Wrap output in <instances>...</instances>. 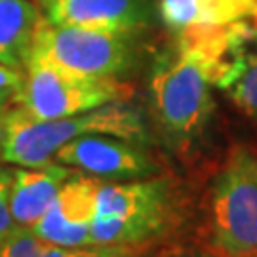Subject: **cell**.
<instances>
[{"label":"cell","mask_w":257,"mask_h":257,"mask_svg":"<svg viewBox=\"0 0 257 257\" xmlns=\"http://www.w3.org/2000/svg\"><path fill=\"white\" fill-rule=\"evenodd\" d=\"M130 95L132 90L116 78L82 76L31 57L16 105L37 118H63L112 101H126Z\"/></svg>","instance_id":"cell-5"},{"label":"cell","mask_w":257,"mask_h":257,"mask_svg":"<svg viewBox=\"0 0 257 257\" xmlns=\"http://www.w3.org/2000/svg\"><path fill=\"white\" fill-rule=\"evenodd\" d=\"M31 57L82 76L116 78L134 63V42L130 33L57 25L46 19L38 29Z\"/></svg>","instance_id":"cell-4"},{"label":"cell","mask_w":257,"mask_h":257,"mask_svg":"<svg viewBox=\"0 0 257 257\" xmlns=\"http://www.w3.org/2000/svg\"><path fill=\"white\" fill-rule=\"evenodd\" d=\"M236 25L179 35L151 74V110L174 149H185L204 132L213 112V88H227L244 59L236 46L249 31Z\"/></svg>","instance_id":"cell-1"},{"label":"cell","mask_w":257,"mask_h":257,"mask_svg":"<svg viewBox=\"0 0 257 257\" xmlns=\"http://www.w3.org/2000/svg\"><path fill=\"white\" fill-rule=\"evenodd\" d=\"M213 240L227 257L257 253V156L234 147L213 185Z\"/></svg>","instance_id":"cell-6"},{"label":"cell","mask_w":257,"mask_h":257,"mask_svg":"<svg viewBox=\"0 0 257 257\" xmlns=\"http://www.w3.org/2000/svg\"><path fill=\"white\" fill-rule=\"evenodd\" d=\"M12 179H14V170L0 166V191H2L4 187L12 185Z\"/></svg>","instance_id":"cell-17"},{"label":"cell","mask_w":257,"mask_h":257,"mask_svg":"<svg viewBox=\"0 0 257 257\" xmlns=\"http://www.w3.org/2000/svg\"><path fill=\"white\" fill-rule=\"evenodd\" d=\"M35 0H0V63L25 71L46 16Z\"/></svg>","instance_id":"cell-12"},{"label":"cell","mask_w":257,"mask_h":257,"mask_svg":"<svg viewBox=\"0 0 257 257\" xmlns=\"http://www.w3.org/2000/svg\"><path fill=\"white\" fill-rule=\"evenodd\" d=\"M158 14L179 37L257 21V0H158Z\"/></svg>","instance_id":"cell-10"},{"label":"cell","mask_w":257,"mask_h":257,"mask_svg":"<svg viewBox=\"0 0 257 257\" xmlns=\"http://www.w3.org/2000/svg\"><path fill=\"white\" fill-rule=\"evenodd\" d=\"M248 257H257V253H255V255H248Z\"/></svg>","instance_id":"cell-20"},{"label":"cell","mask_w":257,"mask_h":257,"mask_svg":"<svg viewBox=\"0 0 257 257\" xmlns=\"http://www.w3.org/2000/svg\"><path fill=\"white\" fill-rule=\"evenodd\" d=\"M172 219L174 202L164 179L99 181L93 200L92 244L138 246L162 234Z\"/></svg>","instance_id":"cell-3"},{"label":"cell","mask_w":257,"mask_h":257,"mask_svg":"<svg viewBox=\"0 0 257 257\" xmlns=\"http://www.w3.org/2000/svg\"><path fill=\"white\" fill-rule=\"evenodd\" d=\"M2 143H4V112H0V153H2Z\"/></svg>","instance_id":"cell-18"},{"label":"cell","mask_w":257,"mask_h":257,"mask_svg":"<svg viewBox=\"0 0 257 257\" xmlns=\"http://www.w3.org/2000/svg\"><path fill=\"white\" fill-rule=\"evenodd\" d=\"M156 12L158 0H55L46 10V19L57 25L136 33L147 27Z\"/></svg>","instance_id":"cell-9"},{"label":"cell","mask_w":257,"mask_h":257,"mask_svg":"<svg viewBox=\"0 0 257 257\" xmlns=\"http://www.w3.org/2000/svg\"><path fill=\"white\" fill-rule=\"evenodd\" d=\"M38 4H40V6H42V8H44V12H46L48 8H50V6H52V4H54L55 0H37Z\"/></svg>","instance_id":"cell-19"},{"label":"cell","mask_w":257,"mask_h":257,"mask_svg":"<svg viewBox=\"0 0 257 257\" xmlns=\"http://www.w3.org/2000/svg\"><path fill=\"white\" fill-rule=\"evenodd\" d=\"M21 86H23V71H16L0 63V112L8 110L10 105L18 103Z\"/></svg>","instance_id":"cell-15"},{"label":"cell","mask_w":257,"mask_h":257,"mask_svg":"<svg viewBox=\"0 0 257 257\" xmlns=\"http://www.w3.org/2000/svg\"><path fill=\"white\" fill-rule=\"evenodd\" d=\"M18 223L10 210V185L0 191V246L18 230Z\"/></svg>","instance_id":"cell-16"},{"label":"cell","mask_w":257,"mask_h":257,"mask_svg":"<svg viewBox=\"0 0 257 257\" xmlns=\"http://www.w3.org/2000/svg\"><path fill=\"white\" fill-rule=\"evenodd\" d=\"M134 246H63L35 234L29 227L18 230L0 246V257H134Z\"/></svg>","instance_id":"cell-13"},{"label":"cell","mask_w":257,"mask_h":257,"mask_svg":"<svg viewBox=\"0 0 257 257\" xmlns=\"http://www.w3.org/2000/svg\"><path fill=\"white\" fill-rule=\"evenodd\" d=\"M107 134L143 143L147 130L138 109L126 101H112L88 112L63 118H37L25 109L4 110V143L0 158L6 164L40 168L50 162L59 149L84 136Z\"/></svg>","instance_id":"cell-2"},{"label":"cell","mask_w":257,"mask_h":257,"mask_svg":"<svg viewBox=\"0 0 257 257\" xmlns=\"http://www.w3.org/2000/svg\"><path fill=\"white\" fill-rule=\"evenodd\" d=\"M55 162L105 179H139L155 174V164L134 141L95 134L67 143L55 153Z\"/></svg>","instance_id":"cell-7"},{"label":"cell","mask_w":257,"mask_h":257,"mask_svg":"<svg viewBox=\"0 0 257 257\" xmlns=\"http://www.w3.org/2000/svg\"><path fill=\"white\" fill-rule=\"evenodd\" d=\"M73 175V168L50 162L40 168L14 170L10 185V210L19 227H33L54 202L61 185Z\"/></svg>","instance_id":"cell-11"},{"label":"cell","mask_w":257,"mask_h":257,"mask_svg":"<svg viewBox=\"0 0 257 257\" xmlns=\"http://www.w3.org/2000/svg\"><path fill=\"white\" fill-rule=\"evenodd\" d=\"M225 90L244 114L257 120V55L244 59L242 69Z\"/></svg>","instance_id":"cell-14"},{"label":"cell","mask_w":257,"mask_h":257,"mask_svg":"<svg viewBox=\"0 0 257 257\" xmlns=\"http://www.w3.org/2000/svg\"><path fill=\"white\" fill-rule=\"evenodd\" d=\"M99 181L93 175L73 174L61 185L46 213L29 229L55 244L90 246L93 200Z\"/></svg>","instance_id":"cell-8"}]
</instances>
